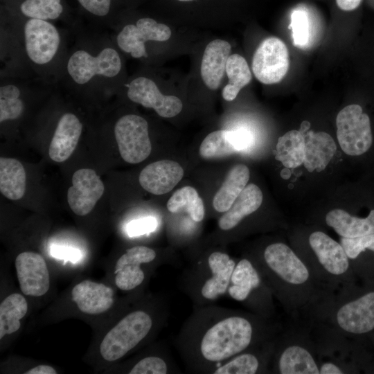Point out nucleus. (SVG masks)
<instances>
[{
	"label": "nucleus",
	"instance_id": "23",
	"mask_svg": "<svg viewBox=\"0 0 374 374\" xmlns=\"http://www.w3.org/2000/svg\"><path fill=\"white\" fill-rule=\"evenodd\" d=\"M231 51V44L226 40L217 39L207 44L202 56L200 72L202 79L208 89L215 90L220 87Z\"/></svg>",
	"mask_w": 374,
	"mask_h": 374
},
{
	"label": "nucleus",
	"instance_id": "12",
	"mask_svg": "<svg viewBox=\"0 0 374 374\" xmlns=\"http://www.w3.org/2000/svg\"><path fill=\"white\" fill-rule=\"evenodd\" d=\"M126 95L130 100L145 108L153 109L163 118H172L183 108L181 100L175 96L163 95L151 78L139 75L125 84Z\"/></svg>",
	"mask_w": 374,
	"mask_h": 374
},
{
	"label": "nucleus",
	"instance_id": "35",
	"mask_svg": "<svg viewBox=\"0 0 374 374\" xmlns=\"http://www.w3.org/2000/svg\"><path fill=\"white\" fill-rule=\"evenodd\" d=\"M167 208L172 213L186 211L195 222L202 221L205 214L202 198L196 189L189 186L177 189L172 195L167 202Z\"/></svg>",
	"mask_w": 374,
	"mask_h": 374
},
{
	"label": "nucleus",
	"instance_id": "5",
	"mask_svg": "<svg viewBox=\"0 0 374 374\" xmlns=\"http://www.w3.org/2000/svg\"><path fill=\"white\" fill-rule=\"evenodd\" d=\"M255 265L271 290L280 295L286 290H301L312 281L310 267L283 242L267 245Z\"/></svg>",
	"mask_w": 374,
	"mask_h": 374
},
{
	"label": "nucleus",
	"instance_id": "27",
	"mask_svg": "<svg viewBox=\"0 0 374 374\" xmlns=\"http://www.w3.org/2000/svg\"><path fill=\"white\" fill-rule=\"evenodd\" d=\"M260 346L235 355L215 368L212 374H255L264 373L267 365L271 348L269 347L264 352L265 348L258 349Z\"/></svg>",
	"mask_w": 374,
	"mask_h": 374
},
{
	"label": "nucleus",
	"instance_id": "6",
	"mask_svg": "<svg viewBox=\"0 0 374 374\" xmlns=\"http://www.w3.org/2000/svg\"><path fill=\"white\" fill-rule=\"evenodd\" d=\"M153 317L143 310H134L121 319L103 339L100 352L108 362L118 360L136 347L152 331Z\"/></svg>",
	"mask_w": 374,
	"mask_h": 374
},
{
	"label": "nucleus",
	"instance_id": "33",
	"mask_svg": "<svg viewBox=\"0 0 374 374\" xmlns=\"http://www.w3.org/2000/svg\"><path fill=\"white\" fill-rule=\"evenodd\" d=\"M225 71L229 83L223 88L222 95L225 100L231 101L250 82L252 75L246 60L236 53L229 55Z\"/></svg>",
	"mask_w": 374,
	"mask_h": 374
},
{
	"label": "nucleus",
	"instance_id": "21",
	"mask_svg": "<svg viewBox=\"0 0 374 374\" xmlns=\"http://www.w3.org/2000/svg\"><path fill=\"white\" fill-rule=\"evenodd\" d=\"M181 166L172 160H160L145 166L139 175L141 187L154 195L171 191L184 176Z\"/></svg>",
	"mask_w": 374,
	"mask_h": 374
},
{
	"label": "nucleus",
	"instance_id": "43",
	"mask_svg": "<svg viewBox=\"0 0 374 374\" xmlns=\"http://www.w3.org/2000/svg\"><path fill=\"white\" fill-rule=\"evenodd\" d=\"M26 374H56L57 371L48 365H38L25 372Z\"/></svg>",
	"mask_w": 374,
	"mask_h": 374
},
{
	"label": "nucleus",
	"instance_id": "8",
	"mask_svg": "<svg viewBox=\"0 0 374 374\" xmlns=\"http://www.w3.org/2000/svg\"><path fill=\"white\" fill-rule=\"evenodd\" d=\"M336 125L338 142L346 154L359 156L369 150L373 143L370 118L360 105L343 108L337 116Z\"/></svg>",
	"mask_w": 374,
	"mask_h": 374
},
{
	"label": "nucleus",
	"instance_id": "44",
	"mask_svg": "<svg viewBox=\"0 0 374 374\" xmlns=\"http://www.w3.org/2000/svg\"><path fill=\"white\" fill-rule=\"evenodd\" d=\"M179 1H193V0H178Z\"/></svg>",
	"mask_w": 374,
	"mask_h": 374
},
{
	"label": "nucleus",
	"instance_id": "38",
	"mask_svg": "<svg viewBox=\"0 0 374 374\" xmlns=\"http://www.w3.org/2000/svg\"><path fill=\"white\" fill-rule=\"evenodd\" d=\"M340 244L345 250L349 260H354L366 249L374 252V233L356 238L341 237Z\"/></svg>",
	"mask_w": 374,
	"mask_h": 374
},
{
	"label": "nucleus",
	"instance_id": "30",
	"mask_svg": "<svg viewBox=\"0 0 374 374\" xmlns=\"http://www.w3.org/2000/svg\"><path fill=\"white\" fill-rule=\"evenodd\" d=\"M26 176L23 165L18 160L0 158V191L11 200L21 199L26 191Z\"/></svg>",
	"mask_w": 374,
	"mask_h": 374
},
{
	"label": "nucleus",
	"instance_id": "37",
	"mask_svg": "<svg viewBox=\"0 0 374 374\" xmlns=\"http://www.w3.org/2000/svg\"><path fill=\"white\" fill-rule=\"evenodd\" d=\"M289 28L292 29L294 45L300 48L305 46L310 36V21L307 14L301 10H294L291 15Z\"/></svg>",
	"mask_w": 374,
	"mask_h": 374
},
{
	"label": "nucleus",
	"instance_id": "1",
	"mask_svg": "<svg viewBox=\"0 0 374 374\" xmlns=\"http://www.w3.org/2000/svg\"><path fill=\"white\" fill-rule=\"evenodd\" d=\"M265 317L212 304L193 306L175 344L188 371L212 373L235 355L267 342Z\"/></svg>",
	"mask_w": 374,
	"mask_h": 374
},
{
	"label": "nucleus",
	"instance_id": "31",
	"mask_svg": "<svg viewBox=\"0 0 374 374\" xmlns=\"http://www.w3.org/2000/svg\"><path fill=\"white\" fill-rule=\"evenodd\" d=\"M305 145L302 132L290 130L278 138L275 158L285 168H297L303 163Z\"/></svg>",
	"mask_w": 374,
	"mask_h": 374
},
{
	"label": "nucleus",
	"instance_id": "15",
	"mask_svg": "<svg viewBox=\"0 0 374 374\" xmlns=\"http://www.w3.org/2000/svg\"><path fill=\"white\" fill-rule=\"evenodd\" d=\"M335 321L342 332L360 335L374 329V292L342 303L335 313Z\"/></svg>",
	"mask_w": 374,
	"mask_h": 374
},
{
	"label": "nucleus",
	"instance_id": "39",
	"mask_svg": "<svg viewBox=\"0 0 374 374\" xmlns=\"http://www.w3.org/2000/svg\"><path fill=\"white\" fill-rule=\"evenodd\" d=\"M158 222L153 217H145L129 222L126 231L129 236L136 237L153 232L157 227Z\"/></svg>",
	"mask_w": 374,
	"mask_h": 374
},
{
	"label": "nucleus",
	"instance_id": "7",
	"mask_svg": "<svg viewBox=\"0 0 374 374\" xmlns=\"http://www.w3.org/2000/svg\"><path fill=\"white\" fill-rule=\"evenodd\" d=\"M270 292L271 289L253 261L243 258L236 262L226 292L230 298L266 318L269 312Z\"/></svg>",
	"mask_w": 374,
	"mask_h": 374
},
{
	"label": "nucleus",
	"instance_id": "26",
	"mask_svg": "<svg viewBox=\"0 0 374 374\" xmlns=\"http://www.w3.org/2000/svg\"><path fill=\"white\" fill-rule=\"evenodd\" d=\"M276 373L280 374H319V366L308 349L299 344L285 347L276 359Z\"/></svg>",
	"mask_w": 374,
	"mask_h": 374
},
{
	"label": "nucleus",
	"instance_id": "34",
	"mask_svg": "<svg viewBox=\"0 0 374 374\" xmlns=\"http://www.w3.org/2000/svg\"><path fill=\"white\" fill-rule=\"evenodd\" d=\"M28 311L26 299L20 294L13 293L7 296L0 305V339L17 331L21 319Z\"/></svg>",
	"mask_w": 374,
	"mask_h": 374
},
{
	"label": "nucleus",
	"instance_id": "2",
	"mask_svg": "<svg viewBox=\"0 0 374 374\" xmlns=\"http://www.w3.org/2000/svg\"><path fill=\"white\" fill-rule=\"evenodd\" d=\"M2 72H22L57 85L69 46V30L19 17L1 7Z\"/></svg>",
	"mask_w": 374,
	"mask_h": 374
},
{
	"label": "nucleus",
	"instance_id": "14",
	"mask_svg": "<svg viewBox=\"0 0 374 374\" xmlns=\"http://www.w3.org/2000/svg\"><path fill=\"white\" fill-rule=\"evenodd\" d=\"M1 7L22 17L62 21L71 28L78 26L66 0H1Z\"/></svg>",
	"mask_w": 374,
	"mask_h": 374
},
{
	"label": "nucleus",
	"instance_id": "9",
	"mask_svg": "<svg viewBox=\"0 0 374 374\" xmlns=\"http://www.w3.org/2000/svg\"><path fill=\"white\" fill-rule=\"evenodd\" d=\"M114 134L123 159L129 163H139L152 151L148 123L143 117L128 114L121 116L114 126Z\"/></svg>",
	"mask_w": 374,
	"mask_h": 374
},
{
	"label": "nucleus",
	"instance_id": "25",
	"mask_svg": "<svg viewBox=\"0 0 374 374\" xmlns=\"http://www.w3.org/2000/svg\"><path fill=\"white\" fill-rule=\"evenodd\" d=\"M305 136L304 166L310 172L323 171L336 152V143L331 136L324 132L310 131Z\"/></svg>",
	"mask_w": 374,
	"mask_h": 374
},
{
	"label": "nucleus",
	"instance_id": "10",
	"mask_svg": "<svg viewBox=\"0 0 374 374\" xmlns=\"http://www.w3.org/2000/svg\"><path fill=\"white\" fill-rule=\"evenodd\" d=\"M171 36V30L166 24L155 19L143 17L135 23L123 25L118 29L114 42L118 49L134 58L148 57L145 43L165 42Z\"/></svg>",
	"mask_w": 374,
	"mask_h": 374
},
{
	"label": "nucleus",
	"instance_id": "41",
	"mask_svg": "<svg viewBox=\"0 0 374 374\" xmlns=\"http://www.w3.org/2000/svg\"><path fill=\"white\" fill-rule=\"evenodd\" d=\"M344 373L342 369L337 364L328 362L319 366V374H342Z\"/></svg>",
	"mask_w": 374,
	"mask_h": 374
},
{
	"label": "nucleus",
	"instance_id": "16",
	"mask_svg": "<svg viewBox=\"0 0 374 374\" xmlns=\"http://www.w3.org/2000/svg\"><path fill=\"white\" fill-rule=\"evenodd\" d=\"M104 190V184L95 170H78L73 173L72 186L68 189V204L76 215H86L92 211Z\"/></svg>",
	"mask_w": 374,
	"mask_h": 374
},
{
	"label": "nucleus",
	"instance_id": "19",
	"mask_svg": "<svg viewBox=\"0 0 374 374\" xmlns=\"http://www.w3.org/2000/svg\"><path fill=\"white\" fill-rule=\"evenodd\" d=\"M253 143V134L247 130H217L205 137L199 152L206 159H218L246 150Z\"/></svg>",
	"mask_w": 374,
	"mask_h": 374
},
{
	"label": "nucleus",
	"instance_id": "22",
	"mask_svg": "<svg viewBox=\"0 0 374 374\" xmlns=\"http://www.w3.org/2000/svg\"><path fill=\"white\" fill-rule=\"evenodd\" d=\"M113 289L103 283L85 280L75 285L71 297L80 310L87 314H99L114 303Z\"/></svg>",
	"mask_w": 374,
	"mask_h": 374
},
{
	"label": "nucleus",
	"instance_id": "42",
	"mask_svg": "<svg viewBox=\"0 0 374 374\" xmlns=\"http://www.w3.org/2000/svg\"><path fill=\"white\" fill-rule=\"evenodd\" d=\"M362 0H336L338 7L344 11H351L356 9Z\"/></svg>",
	"mask_w": 374,
	"mask_h": 374
},
{
	"label": "nucleus",
	"instance_id": "20",
	"mask_svg": "<svg viewBox=\"0 0 374 374\" xmlns=\"http://www.w3.org/2000/svg\"><path fill=\"white\" fill-rule=\"evenodd\" d=\"M82 128L81 120L75 114L63 113L57 120L49 145L50 158L59 163L67 160L78 143Z\"/></svg>",
	"mask_w": 374,
	"mask_h": 374
},
{
	"label": "nucleus",
	"instance_id": "29",
	"mask_svg": "<svg viewBox=\"0 0 374 374\" xmlns=\"http://www.w3.org/2000/svg\"><path fill=\"white\" fill-rule=\"evenodd\" d=\"M250 172L244 164L235 165L213 199V206L219 213L228 211L249 181Z\"/></svg>",
	"mask_w": 374,
	"mask_h": 374
},
{
	"label": "nucleus",
	"instance_id": "13",
	"mask_svg": "<svg viewBox=\"0 0 374 374\" xmlns=\"http://www.w3.org/2000/svg\"><path fill=\"white\" fill-rule=\"evenodd\" d=\"M308 242L317 262L316 269L328 280H343L350 262L341 244L322 231L312 232Z\"/></svg>",
	"mask_w": 374,
	"mask_h": 374
},
{
	"label": "nucleus",
	"instance_id": "28",
	"mask_svg": "<svg viewBox=\"0 0 374 374\" xmlns=\"http://www.w3.org/2000/svg\"><path fill=\"white\" fill-rule=\"evenodd\" d=\"M326 222L343 238L374 233V209L365 218L352 216L342 209H334L326 214Z\"/></svg>",
	"mask_w": 374,
	"mask_h": 374
},
{
	"label": "nucleus",
	"instance_id": "4",
	"mask_svg": "<svg viewBox=\"0 0 374 374\" xmlns=\"http://www.w3.org/2000/svg\"><path fill=\"white\" fill-rule=\"evenodd\" d=\"M235 264L227 253L213 251L188 265L181 277V289L194 306L213 304L226 294Z\"/></svg>",
	"mask_w": 374,
	"mask_h": 374
},
{
	"label": "nucleus",
	"instance_id": "40",
	"mask_svg": "<svg viewBox=\"0 0 374 374\" xmlns=\"http://www.w3.org/2000/svg\"><path fill=\"white\" fill-rule=\"evenodd\" d=\"M51 254L55 258L69 260L72 262L78 261L81 258V252L78 249L59 245L51 247Z\"/></svg>",
	"mask_w": 374,
	"mask_h": 374
},
{
	"label": "nucleus",
	"instance_id": "11",
	"mask_svg": "<svg viewBox=\"0 0 374 374\" xmlns=\"http://www.w3.org/2000/svg\"><path fill=\"white\" fill-rule=\"evenodd\" d=\"M289 53L285 43L271 37L263 40L256 50L252 60L255 77L263 84L279 82L289 69Z\"/></svg>",
	"mask_w": 374,
	"mask_h": 374
},
{
	"label": "nucleus",
	"instance_id": "17",
	"mask_svg": "<svg viewBox=\"0 0 374 374\" xmlns=\"http://www.w3.org/2000/svg\"><path fill=\"white\" fill-rule=\"evenodd\" d=\"M157 256V252L153 249L145 246L127 249L115 265L114 274L117 287L123 291H130L140 286L145 278L142 265L152 262Z\"/></svg>",
	"mask_w": 374,
	"mask_h": 374
},
{
	"label": "nucleus",
	"instance_id": "32",
	"mask_svg": "<svg viewBox=\"0 0 374 374\" xmlns=\"http://www.w3.org/2000/svg\"><path fill=\"white\" fill-rule=\"evenodd\" d=\"M80 10L95 27H112L117 17L121 0H75Z\"/></svg>",
	"mask_w": 374,
	"mask_h": 374
},
{
	"label": "nucleus",
	"instance_id": "3",
	"mask_svg": "<svg viewBox=\"0 0 374 374\" xmlns=\"http://www.w3.org/2000/svg\"><path fill=\"white\" fill-rule=\"evenodd\" d=\"M57 86L84 95L109 94L120 87L123 69L118 48L100 28L77 26Z\"/></svg>",
	"mask_w": 374,
	"mask_h": 374
},
{
	"label": "nucleus",
	"instance_id": "36",
	"mask_svg": "<svg viewBox=\"0 0 374 374\" xmlns=\"http://www.w3.org/2000/svg\"><path fill=\"white\" fill-rule=\"evenodd\" d=\"M173 362L159 356H148L140 359L130 370V374H166L175 373Z\"/></svg>",
	"mask_w": 374,
	"mask_h": 374
},
{
	"label": "nucleus",
	"instance_id": "24",
	"mask_svg": "<svg viewBox=\"0 0 374 374\" xmlns=\"http://www.w3.org/2000/svg\"><path fill=\"white\" fill-rule=\"evenodd\" d=\"M262 193L254 184L245 186L231 208L218 220V227L222 231L235 228L247 216L257 211L262 202Z\"/></svg>",
	"mask_w": 374,
	"mask_h": 374
},
{
	"label": "nucleus",
	"instance_id": "18",
	"mask_svg": "<svg viewBox=\"0 0 374 374\" xmlns=\"http://www.w3.org/2000/svg\"><path fill=\"white\" fill-rule=\"evenodd\" d=\"M15 268L21 292L27 296H40L50 287V276L44 258L33 251L20 253Z\"/></svg>",
	"mask_w": 374,
	"mask_h": 374
}]
</instances>
